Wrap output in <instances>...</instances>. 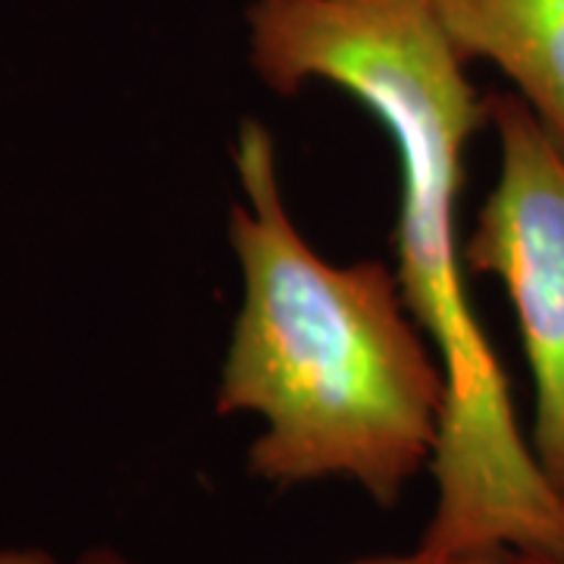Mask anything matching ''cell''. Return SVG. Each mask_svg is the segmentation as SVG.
<instances>
[{
	"instance_id": "obj_5",
	"label": "cell",
	"mask_w": 564,
	"mask_h": 564,
	"mask_svg": "<svg viewBox=\"0 0 564 564\" xmlns=\"http://www.w3.org/2000/svg\"><path fill=\"white\" fill-rule=\"evenodd\" d=\"M73 564H135L129 558H122L120 552L98 545V549H88L82 552L79 558ZM351 564H564L555 558H536V555H518V552H505V555H486V558H462V562H436V558H426L414 549V555H380V558H361V562Z\"/></svg>"
},
{
	"instance_id": "obj_4",
	"label": "cell",
	"mask_w": 564,
	"mask_h": 564,
	"mask_svg": "<svg viewBox=\"0 0 564 564\" xmlns=\"http://www.w3.org/2000/svg\"><path fill=\"white\" fill-rule=\"evenodd\" d=\"M467 66L492 63L564 154V0H426Z\"/></svg>"
},
{
	"instance_id": "obj_1",
	"label": "cell",
	"mask_w": 564,
	"mask_h": 564,
	"mask_svg": "<svg viewBox=\"0 0 564 564\" xmlns=\"http://www.w3.org/2000/svg\"><path fill=\"white\" fill-rule=\"evenodd\" d=\"M245 44L273 95L329 85L361 104L395 148V276L448 386L430 467L436 505L417 552L436 562L505 552L564 562V502L518 423L508 377L467 295L464 154L489 126L467 63L426 0H251Z\"/></svg>"
},
{
	"instance_id": "obj_6",
	"label": "cell",
	"mask_w": 564,
	"mask_h": 564,
	"mask_svg": "<svg viewBox=\"0 0 564 564\" xmlns=\"http://www.w3.org/2000/svg\"><path fill=\"white\" fill-rule=\"evenodd\" d=\"M0 564H57V558L35 545H0Z\"/></svg>"
},
{
	"instance_id": "obj_2",
	"label": "cell",
	"mask_w": 564,
	"mask_h": 564,
	"mask_svg": "<svg viewBox=\"0 0 564 564\" xmlns=\"http://www.w3.org/2000/svg\"><path fill=\"white\" fill-rule=\"evenodd\" d=\"M232 161L242 202L229 207V245L242 307L214 408L263 423L248 448L251 477L280 489L348 480L392 508L443 440L440 355L389 263L326 261L299 232L261 120H242Z\"/></svg>"
},
{
	"instance_id": "obj_3",
	"label": "cell",
	"mask_w": 564,
	"mask_h": 564,
	"mask_svg": "<svg viewBox=\"0 0 564 564\" xmlns=\"http://www.w3.org/2000/svg\"><path fill=\"white\" fill-rule=\"evenodd\" d=\"M486 113L499 173L464 239V261L511 299L533 377L527 440L564 502V154L514 91H489Z\"/></svg>"
}]
</instances>
